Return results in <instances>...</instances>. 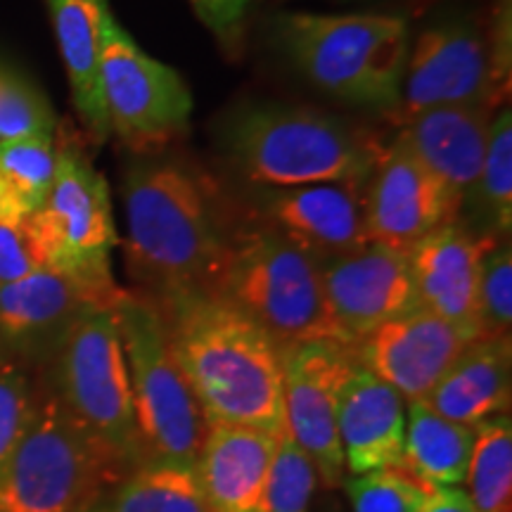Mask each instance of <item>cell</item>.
<instances>
[{"mask_svg":"<svg viewBox=\"0 0 512 512\" xmlns=\"http://www.w3.org/2000/svg\"><path fill=\"white\" fill-rule=\"evenodd\" d=\"M57 171L53 136L0 140V221L22 223L41 209Z\"/></svg>","mask_w":512,"mask_h":512,"instance_id":"26","label":"cell"},{"mask_svg":"<svg viewBox=\"0 0 512 512\" xmlns=\"http://www.w3.org/2000/svg\"><path fill=\"white\" fill-rule=\"evenodd\" d=\"M223 150L247 183L264 190L368 181L382 140L347 119L292 105H252L230 119Z\"/></svg>","mask_w":512,"mask_h":512,"instance_id":"3","label":"cell"},{"mask_svg":"<svg viewBox=\"0 0 512 512\" xmlns=\"http://www.w3.org/2000/svg\"><path fill=\"white\" fill-rule=\"evenodd\" d=\"M489 126L491 107H437L399 124V136L467 209L482 174Z\"/></svg>","mask_w":512,"mask_h":512,"instance_id":"20","label":"cell"},{"mask_svg":"<svg viewBox=\"0 0 512 512\" xmlns=\"http://www.w3.org/2000/svg\"><path fill=\"white\" fill-rule=\"evenodd\" d=\"M88 512H209L192 467L143 463L119 479Z\"/></svg>","mask_w":512,"mask_h":512,"instance_id":"25","label":"cell"},{"mask_svg":"<svg viewBox=\"0 0 512 512\" xmlns=\"http://www.w3.org/2000/svg\"><path fill=\"white\" fill-rule=\"evenodd\" d=\"M316 486L318 472L313 460L290 432L278 434L259 512H309Z\"/></svg>","mask_w":512,"mask_h":512,"instance_id":"29","label":"cell"},{"mask_svg":"<svg viewBox=\"0 0 512 512\" xmlns=\"http://www.w3.org/2000/svg\"><path fill=\"white\" fill-rule=\"evenodd\" d=\"M27 223L46 268L72 275L98 290H121L112 275V252L121 240L110 188L72 136H62L57 143L53 188Z\"/></svg>","mask_w":512,"mask_h":512,"instance_id":"9","label":"cell"},{"mask_svg":"<svg viewBox=\"0 0 512 512\" xmlns=\"http://www.w3.org/2000/svg\"><path fill=\"white\" fill-rule=\"evenodd\" d=\"M512 330V249L503 238L484 252L477 287V339H510Z\"/></svg>","mask_w":512,"mask_h":512,"instance_id":"30","label":"cell"},{"mask_svg":"<svg viewBox=\"0 0 512 512\" xmlns=\"http://www.w3.org/2000/svg\"><path fill=\"white\" fill-rule=\"evenodd\" d=\"M491 240L456 219L408 249L420 309L477 337L479 271Z\"/></svg>","mask_w":512,"mask_h":512,"instance_id":"18","label":"cell"},{"mask_svg":"<svg viewBox=\"0 0 512 512\" xmlns=\"http://www.w3.org/2000/svg\"><path fill=\"white\" fill-rule=\"evenodd\" d=\"M510 389V339H475L422 401L441 418L477 427L508 413Z\"/></svg>","mask_w":512,"mask_h":512,"instance_id":"23","label":"cell"},{"mask_svg":"<svg viewBox=\"0 0 512 512\" xmlns=\"http://www.w3.org/2000/svg\"><path fill=\"white\" fill-rule=\"evenodd\" d=\"M467 207L482 216L486 233L508 238L512 226V114L501 110L491 119L489 145L479 174L475 195Z\"/></svg>","mask_w":512,"mask_h":512,"instance_id":"28","label":"cell"},{"mask_svg":"<svg viewBox=\"0 0 512 512\" xmlns=\"http://www.w3.org/2000/svg\"><path fill=\"white\" fill-rule=\"evenodd\" d=\"M121 195L136 294L150 302L214 294L235 228L209 178L174 159H147L126 171Z\"/></svg>","mask_w":512,"mask_h":512,"instance_id":"1","label":"cell"},{"mask_svg":"<svg viewBox=\"0 0 512 512\" xmlns=\"http://www.w3.org/2000/svg\"><path fill=\"white\" fill-rule=\"evenodd\" d=\"M475 437L477 427L441 418L425 401H408L401 467L430 486L463 484Z\"/></svg>","mask_w":512,"mask_h":512,"instance_id":"24","label":"cell"},{"mask_svg":"<svg viewBox=\"0 0 512 512\" xmlns=\"http://www.w3.org/2000/svg\"><path fill=\"white\" fill-rule=\"evenodd\" d=\"M55 114L27 79L0 69V140L53 136Z\"/></svg>","mask_w":512,"mask_h":512,"instance_id":"32","label":"cell"},{"mask_svg":"<svg viewBox=\"0 0 512 512\" xmlns=\"http://www.w3.org/2000/svg\"><path fill=\"white\" fill-rule=\"evenodd\" d=\"M356 366L354 347L335 339L283 351L285 430L313 460L325 489H337L347 479L337 434V399Z\"/></svg>","mask_w":512,"mask_h":512,"instance_id":"12","label":"cell"},{"mask_svg":"<svg viewBox=\"0 0 512 512\" xmlns=\"http://www.w3.org/2000/svg\"><path fill=\"white\" fill-rule=\"evenodd\" d=\"M214 294L283 349L323 339L349 344L325 304L318 261L259 219L235 228Z\"/></svg>","mask_w":512,"mask_h":512,"instance_id":"5","label":"cell"},{"mask_svg":"<svg viewBox=\"0 0 512 512\" xmlns=\"http://www.w3.org/2000/svg\"><path fill=\"white\" fill-rule=\"evenodd\" d=\"M53 29L67 67L72 100L86 136L95 145L110 138L105 98H102L100 64L110 0H46Z\"/></svg>","mask_w":512,"mask_h":512,"instance_id":"22","label":"cell"},{"mask_svg":"<svg viewBox=\"0 0 512 512\" xmlns=\"http://www.w3.org/2000/svg\"><path fill=\"white\" fill-rule=\"evenodd\" d=\"M273 36L287 60L332 98L387 112L399 102L411 48L403 17L285 12L275 17Z\"/></svg>","mask_w":512,"mask_h":512,"instance_id":"4","label":"cell"},{"mask_svg":"<svg viewBox=\"0 0 512 512\" xmlns=\"http://www.w3.org/2000/svg\"><path fill=\"white\" fill-rule=\"evenodd\" d=\"M256 0H190L192 10L211 34L233 38Z\"/></svg>","mask_w":512,"mask_h":512,"instance_id":"35","label":"cell"},{"mask_svg":"<svg viewBox=\"0 0 512 512\" xmlns=\"http://www.w3.org/2000/svg\"><path fill=\"white\" fill-rule=\"evenodd\" d=\"M342 486L354 512H420L434 489L403 467L351 475Z\"/></svg>","mask_w":512,"mask_h":512,"instance_id":"31","label":"cell"},{"mask_svg":"<svg viewBox=\"0 0 512 512\" xmlns=\"http://www.w3.org/2000/svg\"><path fill=\"white\" fill-rule=\"evenodd\" d=\"M259 221L325 264L368 245L366 181L261 188Z\"/></svg>","mask_w":512,"mask_h":512,"instance_id":"16","label":"cell"},{"mask_svg":"<svg viewBox=\"0 0 512 512\" xmlns=\"http://www.w3.org/2000/svg\"><path fill=\"white\" fill-rule=\"evenodd\" d=\"M166 342L200 401L207 425L285 432L283 347L216 294L152 302Z\"/></svg>","mask_w":512,"mask_h":512,"instance_id":"2","label":"cell"},{"mask_svg":"<svg viewBox=\"0 0 512 512\" xmlns=\"http://www.w3.org/2000/svg\"><path fill=\"white\" fill-rule=\"evenodd\" d=\"M465 484L477 512H510L512 422L508 413L477 425Z\"/></svg>","mask_w":512,"mask_h":512,"instance_id":"27","label":"cell"},{"mask_svg":"<svg viewBox=\"0 0 512 512\" xmlns=\"http://www.w3.org/2000/svg\"><path fill=\"white\" fill-rule=\"evenodd\" d=\"M46 268L29 223L0 221V285L15 283Z\"/></svg>","mask_w":512,"mask_h":512,"instance_id":"34","label":"cell"},{"mask_svg":"<svg viewBox=\"0 0 512 512\" xmlns=\"http://www.w3.org/2000/svg\"><path fill=\"white\" fill-rule=\"evenodd\" d=\"M278 437L242 425L211 422L195 475L209 512H259Z\"/></svg>","mask_w":512,"mask_h":512,"instance_id":"21","label":"cell"},{"mask_svg":"<svg viewBox=\"0 0 512 512\" xmlns=\"http://www.w3.org/2000/svg\"><path fill=\"white\" fill-rule=\"evenodd\" d=\"M420 512H477L467 491L458 486H434Z\"/></svg>","mask_w":512,"mask_h":512,"instance_id":"36","label":"cell"},{"mask_svg":"<svg viewBox=\"0 0 512 512\" xmlns=\"http://www.w3.org/2000/svg\"><path fill=\"white\" fill-rule=\"evenodd\" d=\"M325 304L337 330L356 347L363 337L420 309L408 252L368 242L320 264Z\"/></svg>","mask_w":512,"mask_h":512,"instance_id":"15","label":"cell"},{"mask_svg":"<svg viewBox=\"0 0 512 512\" xmlns=\"http://www.w3.org/2000/svg\"><path fill=\"white\" fill-rule=\"evenodd\" d=\"M53 392L128 472L143 465L124 342L114 309H86L53 358Z\"/></svg>","mask_w":512,"mask_h":512,"instance_id":"8","label":"cell"},{"mask_svg":"<svg viewBox=\"0 0 512 512\" xmlns=\"http://www.w3.org/2000/svg\"><path fill=\"white\" fill-rule=\"evenodd\" d=\"M470 332L425 309H415L370 332L356 344V361L396 389L422 401L475 342Z\"/></svg>","mask_w":512,"mask_h":512,"instance_id":"17","label":"cell"},{"mask_svg":"<svg viewBox=\"0 0 512 512\" xmlns=\"http://www.w3.org/2000/svg\"><path fill=\"white\" fill-rule=\"evenodd\" d=\"M110 133L140 157H159L188 136L192 95L169 64L155 60L110 15L100 64Z\"/></svg>","mask_w":512,"mask_h":512,"instance_id":"10","label":"cell"},{"mask_svg":"<svg viewBox=\"0 0 512 512\" xmlns=\"http://www.w3.org/2000/svg\"><path fill=\"white\" fill-rule=\"evenodd\" d=\"M128 290L105 292L72 275L41 271L0 285V361L53 358L69 325L86 309H117Z\"/></svg>","mask_w":512,"mask_h":512,"instance_id":"14","label":"cell"},{"mask_svg":"<svg viewBox=\"0 0 512 512\" xmlns=\"http://www.w3.org/2000/svg\"><path fill=\"white\" fill-rule=\"evenodd\" d=\"M498 98L489 36L467 17L444 19L420 31L408 48L401 95L389 117L399 126L437 107H494Z\"/></svg>","mask_w":512,"mask_h":512,"instance_id":"11","label":"cell"},{"mask_svg":"<svg viewBox=\"0 0 512 512\" xmlns=\"http://www.w3.org/2000/svg\"><path fill=\"white\" fill-rule=\"evenodd\" d=\"M36 406V392L24 366L0 361V475L27 432Z\"/></svg>","mask_w":512,"mask_h":512,"instance_id":"33","label":"cell"},{"mask_svg":"<svg viewBox=\"0 0 512 512\" xmlns=\"http://www.w3.org/2000/svg\"><path fill=\"white\" fill-rule=\"evenodd\" d=\"M126 475L60 396L41 389L27 432L0 475V512H88Z\"/></svg>","mask_w":512,"mask_h":512,"instance_id":"6","label":"cell"},{"mask_svg":"<svg viewBox=\"0 0 512 512\" xmlns=\"http://www.w3.org/2000/svg\"><path fill=\"white\" fill-rule=\"evenodd\" d=\"M460 216L463 209L451 190L396 133L366 181L368 242L408 252L432 230Z\"/></svg>","mask_w":512,"mask_h":512,"instance_id":"13","label":"cell"},{"mask_svg":"<svg viewBox=\"0 0 512 512\" xmlns=\"http://www.w3.org/2000/svg\"><path fill=\"white\" fill-rule=\"evenodd\" d=\"M114 311L131 377L143 460L195 470L207 434V418L171 354L155 304L128 292Z\"/></svg>","mask_w":512,"mask_h":512,"instance_id":"7","label":"cell"},{"mask_svg":"<svg viewBox=\"0 0 512 512\" xmlns=\"http://www.w3.org/2000/svg\"><path fill=\"white\" fill-rule=\"evenodd\" d=\"M337 434L347 475L401 467L406 437L403 396L358 363L339 389Z\"/></svg>","mask_w":512,"mask_h":512,"instance_id":"19","label":"cell"}]
</instances>
